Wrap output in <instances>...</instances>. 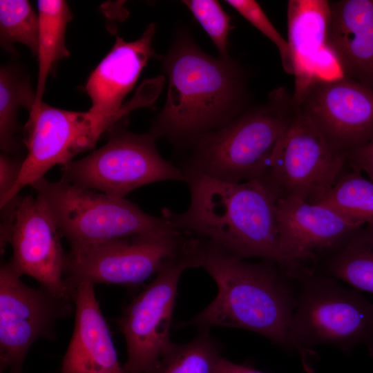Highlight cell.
I'll return each instance as SVG.
<instances>
[{
    "instance_id": "obj_1",
    "label": "cell",
    "mask_w": 373,
    "mask_h": 373,
    "mask_svg": "<svg viewBox=\"0 0 373 373\" xmlns=\"http://www.w3.org/2000/svg\"><path fill=\"white\" fill-rule=\"evenodd\" d=\"M182 170L190 191L189 205L181 213L164 208L163 218L176 229L212 242L239 258H261L283 267L279 196L264 179L231 183Z\"/></svg>"
},
{
    "instance_id": "obj_2",
    "label": "cell",
    "mask_w": 373,
    "mask_h": 373,
    "mask_svg": "<svg viewBox=\"0 0 373 373\" xmlns=\"http://www.w3.org/2000/svg\"><path fill=\"white\" fill-rule=\"evenodd\" d=\"M163 67L166 100L149 132L156 140L188 147L244 112L243 75L229 58L211 57L184 35L164 57Z\"/></svg>"
},
{
    "instance_id": "obj_3",
    "label": "cell",
    "mask_w": 373,
    "mask_h": 373,
    "mask_svg": "<svg viewBox=\"0 0 373 373\" xmlns=\"http://www.w3.org/2000/svg\"><path fill=\"white\" fill-rule=\"evenodd\" d=\"M200 267L214 280L218 293L209 305L182 325L247 329L282 347L294 349L290 324L297 292L277 263L266 259L249 262L202 239Z\"/></svg>"
},
{
    "instance_id": "obj_4",
    "label": "cell",
    "mask_w": 373,
    "mask_h": 373,
    "mask_svg": "<svg viewBox=\"0 0 373 373\" xmlns=\"http://www.w3.org/2000/svg\"><path fill=\"white\" fill-rule=\"evenodd\" d=\"M296 111L292 95L278 88L263 104L194 140L180 168L231 183L261 178Z\"/></svg>"
},
{
    "instance_id": "obj_5",
    "label": "cell",
    "mask_w": 373,
    "mask_h": 373,
    "mask_svg": "<svg viewBox=\"0 0 373 373\" xmlns=\"http://www.w3.org/2000/svg\"><path fill=\"white\" fill-rule=\"evenodd\" d=\"M70 249L140 234L168 221L143 211L125 198L44 177L30 185Z\"/></svg>"
},
{
    "instance_id": "obj_6",
    "label": "cell",
    "mask_w": 373,
    "mask_h": 373,
    "mask_svg": "<svg viewBox=\"0 0 373 373\" xmlns=\"http://www.w3.org/2000/svg\"><path fill=\"white\" fill-rule=\"evenodd\" d=\"M290 324L294 349L329 345L351 352L359 345L373 354V303L338 280L315 273L300 280Z\"/></svg>"
},
{
    "instance_id": "obj_7",
    "label": "cell",
    "mask_w": 373,
    "mask_h": 373,
    "mask_svg": "<svg viewBox=\"0 0 373 373\" xmlns=\"http://www.w3.org/2000/svg\"><path fill=\"white\" fill-rule=\"evenodd\" d=\"M199 240L168 222L140 234L70 249L65 279L67 283L85 280L136 287L193 250Z\"/></svg>"
},
{
    "instance_id": "obj_8",
    "label": "cell",
    "mask_w": 373,
    "mask_h": 373,
    "mask_svg": "<svg viewBox=\"0 0 373 373\" xmlns=\"http://www.w3.org/2000/svg\"><path fill=\"white\" fill-rule=\"evenodd\" d=\"M108 135L98 149L61 165V179L117 198L157 182H185L183 171L160 155L149 133H132L120 122Z\"/></svg>"
},
{
    "instance_id": "obj_9",
    "label": "cell",
    "mask_w": 373,
    "mask_h": 373,
    "mask_svg": "<svg viewBox=\"0 0 373 373\" xmlns=\"http://www.w3.org/2000/svg\"><path fill=\"white\" fill-rule=\"evenodd\" d=\"M131 111L105 115L90 111L62 110L44 102L30 111L24 130L28 153L18 181L0 207L18 196L24 186L44 178L52 167L70 162L79 153L93 149L104 133Z\"/></svg>"
},
{
    "instance_id": "obj_10",
    "label": "cell",
    "mask_w": 373,
    "mask_h": 373,
    "mask_svg": "<svg viewBox=\"0 0 373 373\" xmlns=\"http://www.w3.org/2000/svg\"><path fill=\"white\" fill-rule=\"evenodd\" d=\"M200 267V245L160 270L124 309L117 325L126 345L127 373H152L173 343L170 327L183 271Z\"/></svg>"
},
{
    "instance_id": "obj_11",
    "label": "cell",
    "mask_w": 373,
    "mask_h": 373,
    "mask_svg": "<svg viewBox=\"0 0 373 373\" xmlns=\"http://www.w3.org/2000/svg\"><path fill=\"white\" fill-rule=\"evenodd\" d=\"M347 165V154L333 147L297 110L261 178L280 198L318 202Z\"/></svg>"
},
{
    "instance_id": "obj_12",
    "label": "cell",
    "mask_w": 373,
    "mask_h": 373,
    "mask_svg": "<svg viewBox=\"0 0 373 373\" xmlns=\"http://www.w3.org/2000/svg\"><path fill=\"white\" fill-rule=\"evenodd\" d=\"M10 261L0 269V373H23L26 356L41 338L55 336L57 322L70 315L73 301L30 287Z\"/></svg>"
},
{
    "instance_id": "obj_13",
    "label": "cell",
    "mask_w": 373,
    "mask_h": 373,
    "mask_svg": "<svg viewBox=\"0 0 373 373\" xmlns=\"http://www.w3.org/2000/svg\"><path fill=\"white\" fill-rule=\"evenodd\" d=\"M277 220L283 270L298 280L316 273L320 260L364 225L325 204L296 198H278Z\"/></svg>"
},
{
    "instance_id": "obj_14",
    "label": "cell",
    "mask_w": 373,
    "mask_h": 373,
    "mask_svg": "<svg viewBox=\"0 0 373 373\" xmlns=\"http://www.w3.org/2000/svg\"><path fill=\"white\" fill-rule=\"evenodd\" d=\"M295 106L333 147L346 154L373 138V89L356 80L316 82Z\"/></svg>"
},
{
    "instance_id": "obj_15",
    "label": "cell",
    "mask_w": 373,
    "mask_h": 373,
    "mask_svg": "<svg viewBox=\"0 0 373 373\" xmlns=\"http://www.w3.org/2000/svg\"><path fill=\"white\" fill-rule=\"evenodd\" d=\"M60 238L37 197L18 198L7 242L12 249L10 261L21 276H29L55 296L73 300L65 279L67 254Z\"/></svg>"
},
{
    "instance_id": "obj_16",
    "label": "cell",
    "mask_w": 373,
    "mask_h": 373,
    "mask_svg": "<svg viewBox=\"0 0 373 373\" xmlns=\"http://www.w3.org/2000/svg\"><path fill=\"white\" fill-rule=\"evenodd\" d=\"M155 32V26L151 23L142 37L133 41L116 37L112 49L92 72L86 84V90L91 100L88 111L99 115H113L150 106L155 102L160 88L153 81L147 80L129 102L122 104L149 59L156 56L153 48Z\"/></svg>"
},
{
    "instance_id": "obj_17",
    "label": "cell",
    "mask_w": 373,
    "mask_h": 373,
    "mask_svg": "<svg viewBox=\"0 0 373 373\" xmlns=\"http://www.w3.org/2000/svg\"><path fill=\"white\" fill-rule=\"evenodd\" d=\"M329 17V2L327 0L287 1V41L294 70L292 97L295 105L314 82L344 77L328 43Z\"/></svg>"
},
{
    "instance_id": "obj_18",
    "label": "cell",
    "mask_w": 373,
    "mask_h": 373,
    "mask_svg": "<svg viewBox=\"0 0 373 373\" xmlns=\"http://www.w3.org/2000/svg\"><path fill=\"white\" fill-rule=\"evenodd\" d=\"M68 285L72 289L75 319L60 373H127L118 360L96 298L95 285L85 280Z\"/></svg>"
},
{
    "instance_id": "obj_19",
    "label": "cell",
    "mask_w": 373,
    "mask_h": 373,
    "mask_svg": "<svg viewBox=\"0 0 373 373\" xmlns=\"http://www.w3.org/2000/svg\"><path fill=\"white\" fill-rule=\"evenodd\" d=\"M329 2L328 43L344 77L373 89V0Z\"/></svg>"
},
{
    "instance_id": "obj_20",
    "label": "cell",
    "mask_w": 373,
    "mask_h": 373,
    "mask_svg": "<svg viewBox=\"0 0 373 373\" xmlns=\"http://www.w3.org/2000/svg\"><path fill=\"white\" fill-rule=\"evenodd\" d=\"M323 273L373 294V224L350 234L324 260Z\"/></svg>"
},
{
    "instance_id": "obj_21",
    "label": "cell",
    "mask_w": 373,
    "mask_h": 373,
    "mask_svg": "<svg viewBox=\"0 0 373 373\" xmlns=\"http://www.w3.org/2000/svg\"><path fill=\"white\" fill-rule=\"evenodd\" d=\"M37 8L39 70L35 99L30 111L38 108L43 102L47 77L52 65L70 55L65 44L66 26L72 19L67 3L61 0H39Z\"/></svg>"
},
{
    "instance_id": "obj_22",
    "label": "cell",
    "mask_w": 373,
    "mask_h": 373,
    "mask_svg": "<svg viewBox=\"0 0 373 373\" xmlns=\"http://www.w3.org/2000/svg\"><path fill=\"white\" fill-rule=\"evenodd\" d=\"M350 169L344 170L332 189L316 203L362 224H373V182L360 171Z\"/></svg>"
},
{
    "instance_id": "obj_23",
    "label": "cell",
    "mask_w": 373,
    "mask_h": 373,
    "mask_svg": "<svg viewBox=\"0 0 373 373\" xmlns=\"http://www.w3.org/2000/svg\"><path fill=\"white\" fill-rule=\"evenodd\" d=\"M191 341L172 343L152 373H216L222 358L219 344L208 328H199Z\"/></svg>"
},
{
    "instance_id": "obj_24",
    "label": "cell",
    "mask_w": 373,
    "mask_h": 373,
    "mask_svg": "<svg viewBox=\"0 0 373 373\" xmlns=\"http://www.w3.org/2000/svg\"><path fill=\"white\" fill-rule=\"evenodd\" d=\"M35 99L29 82L23 79L9 66L0 70V146L3 153H14L18 149L15 138L17 116L20 107L32 109Z\"/></svg>"
},
{
    "instance_id": "obj_25",
    "label": "cell",
    "mask_w": 373,
    "mask_h": 373,
    "mask_svg": "<svg viewBox=\"0 0 373 373\" xmlns=\"http://www.w3.org/2000/svg\"><path fill=\"white\" fill-rule=\"evenodd\" d=\"M38 34V13L28 1H0V39L5 49H12L15 43H20L37 56Z\"/></svg>"
},
{
    "instance_id": "obj_26",
    "label": "cell",
    "mask_w": 373,
    "mask_h": 373,
    "mask_svg": "<svg viewBox=\"0 0 373 373\" xmlns=\"http://www.w3.org/2000/svg\"><path fill=\"white\" fill-rule=\"evenodd\" d=\"M182 2L211 39L220 57L229 58L227 42L231 17L220 3L216 0H184Z\"/></svg>"
},
{
    "instance_id": "obj_27",
    "label": "cell",
    "mask_w": 373,
    "mask_h": 373,
    "mask_svg": "<svg viewBox=\"0 0 373 373\" xmlns=\"http://www.w3.org/2000/svg\"><path fill=\"white\" fill-rule=\"evenodd\" d=\"M225 2L273 42L279 52L284 70L294 75L293 60L288 41L278 32L260 4L254 0H227Z\"/></svg>"
},
{
    "instance_id": "obj_28",
    "label": "cell",
    "mask_w": 373,
    "mask_h": 373,
    "mask_svg": "<svg viewBox=\"0 0 373 373\" xmlns=\"http://www.w3.org/2000/svg\"><path fill=\"white\" fill-rule=\"evenodd\" d=\"M23 160L5 153L0 155V207L15 186L21 171Z\"/></svg>"
},
{
    "instance_id": "obj_29",
    "label": "cell",
    "mask_w": 373,
    "mask_h": 373,
    "mask_svg": "<svg viewBox=\"0 0 373 373\" xmlns=\"http://www.w3.org/2000/svg\"><path fill=\"white\" fill-rule=\"evenodd\" d=\"M347 165L365 173L373 182V138L364 146L347 154Z\"/></svg>"
},
{
    "instance_id": "obj_30",
    "label": "cell",
    "mask_w": 373,
    "mask_h": 373,
    "mask_svg": "<svg viewBox=\"0 0 373 373\" xmlns=\"http://www.w3.org/2000/svg\"><path fill=\"white\" fill-rule=\"evenodd\" d=\"M216 373H265L248 364H240L222 358Z\"/></svg>"
}]
</instances>
